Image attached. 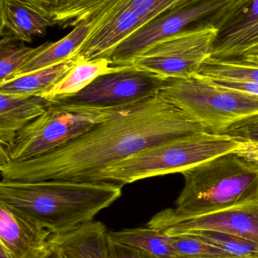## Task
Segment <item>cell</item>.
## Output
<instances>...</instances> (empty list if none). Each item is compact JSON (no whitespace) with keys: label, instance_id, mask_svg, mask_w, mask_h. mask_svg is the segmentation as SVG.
Instances as JSON below:
<instances>
[{"label":"cell","instance_id":"obj_1","mask_svg":"<svg viewBox=\"0 0 258 258\" xmlns=\"http://www.w3.org/2000/svg\"><path fill=\"white\" fill-rule=\"evenodd\" d=\"M204 131L160 94L121 108L56 150L0 165L3 180L95 181L106 168L156 144Z\"/></svg>","mask_w":258,"mask_h":258},{"label":"cell","instance_id":"obj_2","mask_svg":"<svg viewBox=\"0 0 258 258\" xmlns=\"http://www.w3.org/2000/svg\"><path fill=\"white\" fill-rule=\"evenodd\" d=\"M122 186L112 182H0V203L30 218L53 236L71 233L91 222L122 195Z\"/></svg>","mask_w":258,"mask_h":258},{"label":"cell","instance_id":"obj_3","mask_svg":"<svg viewBox=\"0 0 258 258\" xmlns=\"http://www.w3.org/2000/svg\"><path fill=\"white\" fill-rule=\"evenodd\" d=\"M240 143L230 135L206 131L184 135L141 150L108 167L95 182L124 186L156 176L183 173L206 161L234 152Z\"/></svg>","mask_w":258,"mask_h":258},{"label":"cell","instance_id":"obj_4","mask_svg":"<svg viewBox=\"0 0 258 258\" xmlns=\"http://www.w3.org/2000/svg\"><path fill=\"white\" fill-rule=\"evenodd\" d=\"M181 174L184 186L175 202L177 212H206L258 199V167L233 152Z\"/></svg>","mask_w":258,"mask_h":258},{"label":"cell","instance_id":"obj_5","mask_svg":"<svg viewBox=\"0 0 258 258\" xmlns=\"http://www.w3.org/2000/svg\"><path fill=\"white\" fill-rule=\"evenodd\" d=\"M159 94L209 133L224 134L258 116L257 95L224 87L197 75L167 80Z\"/></svg>","mask_w":258,"mask_h":258},{"label":"cell","instance_id":"obj_6","mask_svg":"<svg viewBox=\"0 0 258 258\" xmlns=\"http://www.w3.org/2000/svg\"><path fill=\"white\" fill-rule=\"evenodd\" d=\"M124 107L103 108L51 102L45 113L0 147V165L46 154L80 136Z\"/></svg>","mask_w":258,"mask_h":258},{"label":"cell","instance_id":"obj_7","mask_svg":"<svg viewBox=\"0 0 258 258\" xmlns=\"http://www.w3.org/2000/svg\"><path fill=\"white\" fill-rule=\"evenodd\" d=\"M236 0H181L121 42L109 60L113 66L131 64L138 56L168 38L217 30Z\"/></svg>","mask_w":258,"mask_h":258},{"label":"cell","instance_id":"obj_8","mask_svg":"<svg viewBox=\"0 0 258 258\" xmlns=\"http://www.w3.org/2000/svg\"><path fill=\"white\" fill-rule=\"evenodd\" d=\"M147 227L168 236L195 230H213L234 235L258 245V199L206 212L183 213L174 208L164 209Z\"/></svg>","mask_w":258,"mask_h":258},{"label":"cell","instance_id":"obj_9","mask_svg":"<svg viewBox=\"0 0 258 258\" xmlns=\"http://www.w3.org/2000/svg\"><path fill=\"white\" fill-rule=\"evenodd\" d=\"M217 30H203L168 38L136 57L131 64L166 80L196 75L212 57Z\"/></svg>","mask_w":258,"mask_h":258},{"label":"cell","instance_id":"obj_10","mask_svg":"<svg viewBox=\"0 0 258 258\" xmlns=\"http://www.w3.org/2000/svg\"><path fill=\"white\" fill-rule=\"evenodd\" d=\"M166 80L133 65H125L100 76L74 96L56 102L103 108L128 107L159 94Z\"/></svg>","mask_w":258,"mask_h":258},{"label":"cell","instance_id":"obj_11","mask_svg":"<svg viewBox=\"0 0 258 258\" xmlns=\"http://www.w3.org/2000/svg\"><path fill=\"white\" fill-rule=\"evenodd\" d=\"M97 22L74 57L83 60L110 58L115 48L147 24L121 0H109L92 15Z\"/></svg>","mask_w":258,"mask_h":258},{"label":"cell","instance_id":"obj_12","mask_svg":"<svg viewBox=\"0 0 258 258\" xmlns=\"http://www.w3.org/2000/svg\"><path fill=\"white\" fill-rule=\"evenodd\" d=\"M258 48V0H236L217 29L212 58L235 60Z\"/></svg>","mask_w":258,"mask_h":258},{"label":"cell","instance_id":"obj_13","mask_svg":"<svg viewBox=\"0 0 258 258\" xmlns=\"http://www.w3.org/2000/svg\"><path fill=\"white\" fill-rule=\"evenodd\" d=\"M53 235L30 218L0 203V253L9 258H41Z\"/></svg>","mask_w":258,"mask_h":258},{"label":"cell","instance_id":"obj_14","mask_svg":"<svg viewBox=\"0 0 258 258\" xmlns=\"http://www.w3.org/2000/svg\"><path fill=\"white\" fill-rule=\"evenodd\" d=\"M0 36L21 42L43 36L56 25L45 13L28 0H0Z\"/></svg>","mask_w":258,"mask_h":258},{"label":"cell","instance_id":"obj_15","mask_svg":"<svg viewBox=\"0 0 258 258\" xmlns=\"http://www.w3.org/2000/svg\"><path fill=\"white\" fill-rule=\"evenodd\" d=\"M51 103L38 95L0 94V147L10 144L16 134L45 113Z\"/></svg>","mask_w":258,"mask_h":258},{"label":"cell","instance_id":"obj_16","mask_svg":"<svg viewBox=\"0 0 258 258\" xmlns=\"http://www.w3.org/2000/svg\"><path fill=\"white\" fill-rule=\"evenodd\" d=\"M65 258H108L109 233L101 222H91L71 233L53 236Z\"/></svg>","mask_w":258,"mask_h":258},{"label":"cell","instance_id":"obj_17","mask_svg":"<svg viewBox=\"0 0 258 258\" xmlns=\"http://www.w3.org/2000/svg\"><path fill=\"white\" fill-rule=\"evenodd\" d=\"M121 68L122 66H113L108 58L92 60L78 58L60 81L39 96L51 102L63 101L81 92L100 76L115 72Z\"/></svg>","mask_w":258,"mask_h":258},{"label":"cell","instance_id":"obj_18","mask_svg":"<svg viewBox=\"0 0 258 258\" xmlns=\"http://www.w3.org/2000/svg\"><path fill=\"white\" fill-rule=\"evenodd\" d=\"M77 59L73 56L56 64L7 80L0 84V94L39 96L60 81L74 67Z\"/></svg>","mask_w":258,"mask_h":258},{"label":"cell","instance_id":"obj_19","mask_svg":"<svg viewBox=\"0 0 258 258\" xmlns=\"http://www.w3.org/2000/svg\"><path fill=\"white\" fill-rule=\"evenodd\" d=\"M92 28L93 25L90 21H82L63 39L58 42H49L46 48L20 68L11 79L47 68L73 57L87 39Z\"/></svg>","mask_w":258,"mask_h":258},{"label":"cell","instance_id":"obj_20","mask_svg":"<svg viewBox=\"0 0 258 258\" xmlns=\"http://www.w3.org/2000/svg\"><path fill=\"white\" fill-rule=\"evenodd\" d=\"M42 11L55 24L75 27L89 19L109 0H28Z\"/></svg>","mask_w":258,"mask_h":258},{"label":"cell","instance_id":"obj_21","mask_svg":"<svg viewBox=\"0 0 258 258\" xmlns=\"http://www.w3.org/2000/svg\"><path fill=\"white\" fill-rule=\"evenodd\" d=\"M109 239L119 245L142 250L159 258L176 257L171 237L149 227L111 232Z\"/></svg>","mask_w":258,"mask_h":258},{"label":"cell","instance_id":"obj_22","mask_svg":"<svg viewBox=\"0 0 258 258\" xmlns=\"http://www.w3.org/2000/svg\"><path fill=\"white\" fill-rule=\"evenodd\" d=\"M196 75L218 81L258 84V64L242 60H219L209 57L204 62Z\"/></svg>","mask_w":258,"mask_h":258},{"label":"cell","instance_id":"obj_23","mask_svg":"<svg viewBox=\"0 0 258 258\" xmlns=\"http://www.w3.org/2000/svg\"><path fill=\"white\" fill-rule=\"evenodd\" d=\"M45 42L36 48L25 46L23 42L7 38L0 41V84L10 80L14 74L48 46Z\"/></svg>","mask_w":258,"mask_h":258},{"label":"cell","instance_id":"obj_24","mask_svg":"<svg viewBox=\"0 0 258 258\" xmlns=\"http://www.w3.org/2000/svg\"><path fill=\"white\" fill-rule=\"evenodd\" d=\"M180 236H189L210 244L238 257L257 258L258 245L239 236L213 230H195Z\"/></svg>","mask_w":258,"mask_h":258},{"label":"cell","instance_id":"obj_25","mask_svg":"<svg viewBox=\"0 0 258 258\" xmlns=\"http://www.w3.org/2000/svg\"><path fill=\"white\" fill-rule=\"evenodd\" d=\"M170 237L176 255L179 257L242 258L236 257L224 250L220 249L191 236H176Z\"/></svg>","mask_w":258,"mask_h":258},{"label":"cell","instance_id":"obj_26","mask_svg":"<svg viewBox=\"0 0 258 258\" xmlns=\"http://www.w3.org/2000/svg\"><path fill=\"white\" fill-rule=\"evenodd\" d=\"M224 134L239 141H258V116L233 125Z\"/></svg>","mask_w":258,"mask_h":258},{"label":"cell","instance_id":"obj_27","mask_svg":"<svg viewBox=\"0 0 258 258\" xmlns=\"http://www.w3.org/2000/svg\"><path fill=\"white\" fill-rule=\"evenodd\" d=\"M108 258H159L142 250L119 245L109 239Z\"/></svg>","mask_w":258,"mask_h":258},{"label":"cell","instance_id":"obj_28","mask_svg":"<svg viewBox=\"0 0 258 258\" xmlns=\"http://www.w3.org/2000/svg\"><path fill=\"white\" fill-rule=\"evenodd\" d=\"M233 153L241 159L258 167L257 141H241L239 147Z\"/></svg>","mask_w":258,"mask_h":258},{"label":"cell","instance_id":"obj_29","mask_svg":"<svg viewBox=\"0 0 258 258\" xmlns=\"http://www.w3.org/2000/svg\"><path fill=\"white\" fill-rule=\"evenodd\" d=\"M51 246L48 248L47 252L41 258H65L60 248L54 242H51Z\"/></svg>","mask_w":258,"mask_h":258},{"label":"cell","instance_id":"obj_30","mask_svg":"<svg viewBox=\"0 0 258 258\" xmlns=\"http://www.w3.org/2000/svg\"><path fill=\"white\" fill-rule=\"evenodd\" d=\"M240 60L258 64V48L251 50V51H248L246 54H244L241 57Z\"/></svg>","mask_w":258,"mask_h":258},{"label":"cell","instance_id":"obj_31","mask_svg":"<svg viewBox=\"0 0 258 258\" xmlns=\"http://www.w3.org/2000/svg\"><path fill=\"white\" fill-rule=\"evenodd\" d=\"M171 258H202V257H179V256H177V257H174Z\"/></svg>","mask_w":258,"mask_h":258},{"label":"cell","instance_id":"obj_32","mask_svg":"<svg viewBox=\"0 0 258 258\" xmlns=\"http://www.w3.org/2000/svg\"><path fill=\"white\" fill-rule=\"evenodd\" d=\"M257 258H258V257Z\"/></svg>","mask_w":258,"mask_h":258}]
</instances>
